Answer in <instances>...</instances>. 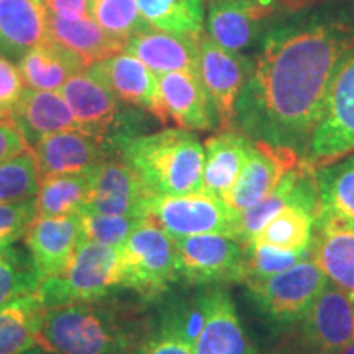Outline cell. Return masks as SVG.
Returning a JSON list of instances; mask_svg holds the SVG:
<instances>
[{
  "mask_svg": "<svg viewBox=\"0 0 354 354\" xmlns=\"http://www.w3.org/2000/svg\"><path fill=\"white\" fill-rule=\"evenodd\" d=\"M354 50V26L312 21L274 30L236 102V130L304 158L336 71Z\"/></svg>",
  "mask_w": 354,
  "mask_h": 354,
  "instance_id": "6da1fadb",
  "label": "cell"
},
{
  "mask_svg": "<svg viewBox=\"0 0 354 354\" xmlns=\"http://www.w3.org/2000/svg\"><path fill=\"white\" fill-rule=\"evenodd\" d=\"M145 335L112 297L46 307L38 348L53 354H135Z\"/></svg>",
  "mask_w": 354,
  "mask_h": 354,
  "instance_id": "7a4b0ae2",
  "label": "cell"
},
{
  "mask_svg": "<svg viewBox=\"0 0 354 354\" xmlns=\"http://www.w3.org/2000/svg\"><path fill=\"white\" fill-rule=\"evenodd\" d=\"M120 156L138 172L153 196H180L202 190L203 146L184 128L136 135L120 145Z\"/></svg>",
  "mask_w": 354,
  "mask_h": 354,
  "instance_id": "3957f363",
  "label": "cell"
},
{
  "mask_svg": "<svg viewBox=\"0 0 354 354\" xmlns=\"http://www.w3.org/2000/svg\"><path fill=\"white\" fill-rule=\"evenodd\" d=\"M122 287L120 246L82 240L63 272L39 282L46 307L112 297Z\"/></svg>",
  "mask_w": 354,
  "mask_h": 354,
  "instance_id": "277c9868",
  "label": "cell"
},
{
  "mask_svg": "<svg viewBox=\"0 0 354 354\" xmlns=\"http://www.w3.org/2000/svg\"><path fill=\"white\" fill-rule=\"evenodd\" d=\"M122 287L143 299H158L177 276L174 238L145 216L120 246Z\"/></svg>",
  "mask_w": 354,
  "mask_h": 354,
  "instance_id": "5b68a950",
  "label": "cell"
},
{
  "mask_svg": "<svg viewBox=\"0 0 354 354\" xmlns=\"http://www.w3.org/2000/svg\"><path fill=\"white\" fill-rule=\"evenodd\" d=\"M326 284L328 279L308 258L272 277L246 282V287L266 320L276 328H289L304 320Z\"/></svg>",
  "mask_w": 354,
  "mask_h": 354,
  "instance_id": "8992f818",
  "label": "cell"
},
{
  "mask_svg": "<svg viewBox=\"0 0 354 354\" xmlns=\"http://www.w3.org/2000/svg\"><path fill=\"white\" fill-rule=\"evenodd\" d=\"M354 151V50L344 57L331 81L323 117L302 162L317 171Z\"/></svg>",
  "mask_w": 354,
  "mask_h": 354,
  "instance_id": "52a82bcc",
  "label": "cell"
},
{
  "mask_svg": "<svg viewBox=\"0 0 354 354\" xmlns=\"http://www.w3.org/2000/svg\"><path fill=\"white\" fill-rule=\"evenodd\" d=\"M145 216L171 238L210 233L233 236L236 223V212L220 197L203 190L180 196H151L146 203Z\"/></svg>",
  "mask_w": 354,
  "mask_h": 354,
  "instance_id": "ba28073f",
  "label": "cell"
},
{
  "mask_svg": "<svg viewBox=\"0 0 354 354\" xmlns=\"http://www.w3.org/2000/svg\"><path fill=\"white\" fill-rule=\"evenodd\" d=\"M57 92L68 102L82 131L107 136L118 146V151L123 141L136 136L138 115L123 109V102L87 69L69 77Z\"/></svg>",
  "mask_w": 354,
  "mask_h": 354,
  "instance_id": "9c48e42d",
  "label": "cell"
},
{
  "mask_svg": "<svg viewBox=\"0 0 354 354\" xmlns=\"http://www.w3.org/2000/svg\"><path fill=\"white\" fill-rule=\"evenodd\" d=\"M177 276L192 286L243 282L246 246L230 234L174 238Z\"/></svg>",
  "mask_w": 354,
  "mask_h": 354,
  "instance_id": "30bf717a",
  "label": "cell"
},
{
  "mask_svg": "<svg viewBox=\"0 0 354 354\" xmlns=\"http://www.w3.org/2000/svg\"><path fill=\"white\" fill-rule=\"evenodd\" d=\"M253 59L225 50L209 35L198 38V77L210 95L220 131L236 130V102L250 79Z\"/></svg>",
  "mask_w": 354,
  "mask_h": 354,
  "instance_id": "8fae6325",
  "label": "cell"
},
{
  "mask_svg": "<svg viewBox=\"0 0 354 354\" xmlns=\"http://www.w3.org/2000/svg\"><path fill=\"white\" fill-rule=\"evenodd\" d=\"M308 250L331 284L354 299V221L320 205Z\"/></svg>",
  "mask_w": 354,
  "mask_h": 354,
  "instance_id": "7c38bea8",
  "label": "cell"
},
{
  "mask_svg": "<svg viewBox=\"0 0 354 354\" xmlns=\"http://www.w3.org/2000/svg\"><path fill=\"white\" fill-rule=\"evenodd\" d=\"M151 196L138 172L120 154H115L92 167L91 192L84 210L107 215L145 216L146 203Z\"/></svg>",
  "mask_w": 354,
  "mask_h": 354,
  "instance_id": "4fadbf2b",
  "label": "cell"
},
{
  "mask_svg": "<svg viewBox=\"0 0 354 354\" xmlns=\"http://www.w3.org/2000/svg\"><path fill=\"white\" fill-rule=\"evenodd\" d=\"M37 156L39 177L87 171L107 158L120 154L118 146L107 136L82 130H66L43 136L32 146Z\"/></svg>",
  "mask_w": 354,
  "mask_h": 354,
  "instance_id": "5bb4252c",
  "label": "cell"
},
{
  "mask_svg": "<svg viewBox=\"0 0 354 354\" xmlns=\"http://www.w3.org/2000/svg\"><path fill=\"white\" fill-rule=\"evenodd\" d=\"M300 165L302 158L294 149L253 140L240 177L221 201L240 214L271 192L287 172L297 169Z\"/></svg>",
  "mask_w": 354,
  "mask_h": 354,
  "instance_id": "9a60e30c",
  "label": "cell"
},
{
  "mask_svg": "<svg viewBox=\"0 0 354 354\" xmlns=\"http://www.w3.org/2000/svg\"><path fill=\"white\" fill-rule=\"evenodd\" d=\"M87 73L104 84L123 104L153 113L161 123L167 122L159 94L158 76L138 57L118 53L88 66Z\"/></svg>",
  "mask_w": 354,
  "mask_h": 354,
  "instance_id": "2e32d148",
  "label": "cell"
},
{
  "mask_svg": "<svg viewBox=\"0 0 354 354\" xmlns=\"http://www.w3.org/2000/svg\"><path fill=\"white\" fill-rule=\"evenodd\" d=\"M302 336L320 354H335L353 343L354 299L328 281L304 317Z\"/></svg>",
  "mask_w": 354,
  "mask_h": 354,
  "instance_id": "e0dca14e",
  "label": "cell"
},
{
  "mask_svg": "<svg viewBox=\"0 0 354 354\" xmlns=\"http://www.w3.org/2000/svg\"><path fill=\"white\" fill-rule=\"evenodd\" d=\"M81 241L79 214L57 218L37 216L25 234V245L39 282L63 272Z\"/></svg>",
  "mask_w": 354,
  "mask_h": 354,
  "instance_id": "ac0fdd59",
  "label": "cell"
},
{
  "mask_svg": "<svg viewBox=\"0 0 354 354\" xmlns=\"http://www.w3.org/2000/svg\"><path fill=\"white\" fill-rule=\"evenodd\" d=\"M159 94L167 118L189 131L214 130L218 122L198 74L185 71L158 74Z\"/></svg>",
  "mask_w": 354,
  "mask_h": 354,
  "instance_id": "d6986e66",
  "label": "cell"
},
{
  "mask_svg": "<svg viewBox=\"0 0 354 354\" xmlns=\"http://www.w3.org/2000/svg\"><path fill=\"white\" fill-rule=\"evenodd\" d=\"M8 120L19 128L30 148L51 133L81 130L68 102L57 91L25 87L20 99L8 112Z\"/></svg>",
  "mask_w": 354,
  "mask_h": 354,
  "instance_id": "ffe728a7",
  "label": "cell"
},
{
  "mask_svg": "<svg viewBox=\"0 0 354 354\" xmlns=\"http://www.w3.org/2000/svg\"><path fill=\"white\" fill-rule=\"evenodd\" d=\"M194 354H256L232 297L220 287L207 290L205 322Z\"/></svg>",
  "mask_w": 354,
  "mask_h": 354,
  "instance_id": "44dd1931",
  "label": "cell"
},
{
  "mask_svg": "<svg viewBox=\"0 0 354 354\" xmlns=\"http://www.w3.org/2000/svg\"><path fill=\"white\" fill-rule=\"evenodd\" d=\"M198 38L149 28L127 39L123 53L138 57L156 76L172 71L198 74Z\"/></svg>",
  "mask_w": 354,
  "mask_h": 354,
  "instance_id": "7402d4cb",
  "label": "cell"
},
{
  "mask_svg": "<svg viewBox=\"0 0 354 354\" xmlns=\"http://www.w3.org/2000/svg\"><path fill=\"white\" fill-rule=\"evenodd\" d=\"M271 8L263 0H227L210 3L209 37L225 50L241 53L258 39L263 20Z\"/></svg>",
  "mask_w": 354,
  "mask_h": 354,
  "instance_id": "603a6c76",
  "label": "cell"
},
{
  "mask_svg": "<svg viewBox=\"0 0 354 354\" xmlns=\"http://www.w3.org/2000/svg\"><path fill=\"white\" fill-rule=\"evenodd\" d=\"M17 68L25 87L35 91H59L69 77L86 71L88 66L76 53L44 38L20 57Z\"/></svg>",
  "mask_w": 354,
  "mask_h": 354,
  "instance_id": "cb8c5ba5",
  "label": "cell"
},
{
  "mask_svg": "<svg viewBox=\"0 0 354 354\" xmlns=\"http://www.w3.org/2000/svg\"><path fill=\"white\" fill-rule=\"evenodd\" d=\"M251 138L238 130L220 131L203 145L202 190L223 197L233 187L248 161Z\"/></svg>",
  "mask_w": 354,
  "mask_h": 354,
  "instance_id": "d4e9b609",
  "label": "cell"
},
{
  "mask_svg": "<svg viewBox=\"0 0 354 354\" xmlns=\"http://www.w3.org/2000/svg\"><path fill=\"white\" fill-rule=\"evenodd\" d=\"M48 10L41 0H0V53L20 59L46 38Z\"/></svg>",
  "mask_w": 354,
  "mask_h": 354,
  "instance_id": "484cf974",
  "label": "cell"
},
{
  "mask_svg": "<svg viewBox=\"0 0 354 354\" xmlns=\"http://www.w3.org/2000/svg\"><path fill=\"white\" fill-rule=\"evenodd\" d=\"M46 38L76 53L87 66L123 53L125 46V43L105 32L92 17L68 20L50 12L46 15Z\"/></svg>",
  "mask_w": 354,
  "mask_h": 354,
  "instance_id": "4316f807",
  "label": "cell"
},
{
  "mask_svg": "<svg viewBox=\"0 0 354 354\" xmlns=\"http://www.w3.org/2000/svg\"><path fill=\"white\" fill-rule=\"evenodd\" d=\"M46 310L38 289L0 308V354H28L38 348V331Z\"/></svg>",
  "mask_w": 354,
  "mask_h": 354,
  "instance_id": "83f0119b",
  "label": "cell"
},
{
  "mask_svg": "<svg viewBox=\"0 0 354 354\" xmlns=\"http://www.w3.org/2000/svg\"><path fill=\"white\" fill-rule=\"evenodd\" d=\"M91 180L92 169L43 177L35 196L38 216L57 218L81 214L87 205Z\"/></svg>",
  "mask_w": 354,
  "mask_h": 354,
  "instance_id": "f1b7e54d",
  "label": "cell"
},
{
  "mask_svg": "<svg viewBox=\"0 0 354 354\" xmlns=\"http://www.w3.org/2000/svg\"><path fill=\"white\" fill-rule=\"evenodd\" d=\"M318 210L320 198L290 203L264 225L253 243H266L282 250H307Z\"/></svg>",
  "mask_w": 354,
  "mask_h": 354,
  "instance_id": "f546056e",
  "label": "cell"
},
{
  "mask_svg": "<svg viewBox=\"0 0 354 354\" xmlns=\"http://www.w3.org/2000/svg\"><path fill=\"white\" fill-rule=\"evenodd\" d=\"M141 15L153 28L162 32L201 37L205 8L203 0H136Z\"/></svg>",
  "mask_w": 354,
  "mask_h": 354,
  "instance_id": "4dcf8cb0",
  "label": "cell"
},
{
  "mask_svg": "<svg viewBox=\"0 0 354 354\" xmlns=\"http://www.w3.org/2000/svg\"><path fill=\"white\" fill-rule=\"evenodd\" d=\"M320 205L354 221V156L315 171Z\"/></svg>",
  "mask_w": 354,
  "mask_h": 354,
  "instance_id": "1f68e13d",
  "label": "cell"
},
{
  "mask_svg": "<svg viewBox=\"0 0 354 354\" xmlns=\"http://www.w3.org/2000/svg\"><path fill=\"white\" fill-rule=\"evenodd\" d=\"M88 15L122 43L153 28L141 15L136 0H91Z\"/></svg>",
  "mask_w": 354,
  "mask_h": 354,
  "instance_id": "d6a6232c",
  "label": "cell"
},
{
  "mask_svg": "<svg viewBox=\"0 0 354 354\" xmlns=\"http://www.w3.org/2000/svg\"><path fill=\"white\" fill-rule=\"evenodd\" d=\"M39 171L32 148L0 162V203L20 202L37 196Z\"/></svg>",
  "mask_w": 354,
  "mask_h": 354,
  "instance_id": "836d02e7",
  "label": "cell"
},
{
  "mask_svg": "<svg viewBox=\"0 0 354 354\" xmlns=\"http://www.w3.org/2000/svg\"><path fill=\"white\" fill-rule=\"evenodd\" d=\"M39 279L30 254L15 246L0 251V308L38 289Z\"/></svg>",
  "mask_w": 354,
  "mask_h": 354,
  "instance_id": "e575fe53",
  "label": "cell"
},
{
  "mask_svg": "<svg viewBox=\"0 0 354 354\" xmlns=\"http://www.w3.org/2000/svg\"><path fill=\"white\" fill-rule=\"evenodd\" d=\"M310 258V250H282V248L266 245V243H250L246 246L245 276L243 282L263 281L286 271L300 261Z\"/></svg>",
  "mask_w": 354,
  "mask_h": 354,
  "instance_id": "d590c367",
  "label": "cell"
},
{
  "mask_svg": "<svg viewBox=\"0 0 354 354\" xmlns=\"http://www.w3.org/2000/svg\"><path fill=\"white\" fill-rule=\"evenodd\" d=\"M143 218L145 216L107 215L84 210L79 214L82 240L97 241L109 246H122Z\"/></svg>",
  "mask_w": 354,
  "mask_h": 354,
  "instance_id": "8d00e7d4",
  "label": "cell"
},
{
  "mask_svg": "<svg viewBox=\"0 0 354 354\" xmlns=\"http://www.w3.org/2000/svg\"><path fill=\"white\" fill-rule=\"evenodd\" d=\"M135 354H194V346L166 310L158 325L143 336Z\"/></svg>",
  "mask_w": 354,
  "mask_h": 354,
  "instance_id": "74e56055",
  "label": "cell"
},
{
  "mask_svg": "<svg viewBox=\"0 0 354 354\" xmlns=\"http://www.w3.org/2000/svg\"><path fill=\"white\" fill-rule=\"evenodd\" d=\"M37 216L35 197L20 202L0 203V251L24 238Z\"/></svg>",
  "mask_w": 354,
  "mask_h": 354,
  "instance_id": "f35d334b",
  "label": "cell"
},
{
  "mask_svg": "<svg viewBox=\"0 0 354 354\" xmlns=\"http://www.w3.org/2000/svg\"><path fill=\"white\" fill-rule=\"evenodd\" d=\"M25 82L20 71L7 57H0V110L8 115L10 109L20 99Z\"/></svg>",
  "mask_w": 354,
  "mask_h": 354,
  "instance_id": "ab89813d",
  "label": "cell"
},
{
  "mask_svg": "<svg viewBox=\"0 0 354 354\" xmlns=\"http://www.w3.org/2000/svg\"><path fill=\"white\" fill-rule=\"evenodd\" d=\"M28 148L30 145L26 143L19 128L8 118H0V162L24 153Z\"/></svg>",
  "mask_w": 354,
  "mask_h": 354,
  "instance_id": "60d3db41",
  "label": "cell"
},
{
  "mask_svg": "<svg viewBox=\"0 0 354 354\" xmlns=\"http://www.w3.org/2000/svg\"><path fill=\"white\" fill-rule=\"evenodd\" d=\"M46 10L53 15L63 17L68 20L86 19L88 15V2L91 0H41Z\"/></svg>",
  "mask_w": 354,
  "mask_h": 354,
  "instance_id": "b9f144b4",
  "label": "cell"
},
{
  "mask_svg": "<svg viewBox=\"0 0 354 354\" xmlns=\"http://www.w3.org/2000/svg\"><path fill=\"white\" fill-rule=\"evenodd\" d=\"M269 354H320L317 349H313L307 343V339L304 338L302 333H290L284 336L276 344V348L272 349Z\"/></svg>",
  "mask_w": 354,
  "mask_h": 354,
  "instance_id": "7bdbcfd3",
  "label": "cell"
},
{
  "mask_svg": "<svg viewBox=\"0 0 354 354\" xmlns=\"http://www.w3.org/2000/svg\"><path fill=\"white\" fill-rule=\"evenodd\" d=\"M335 354H354V342L346 344V346L339 349V351H336Z\"/></svg>",
  "mask_w": 354,
  "mask_h": 354,
  "instance_id": "ee69618b",
  "label": "cell"
},
{
  "mask_svg": "<svg viewBox=\"0 0 354 354\" xmlns=\"http://www.w3.org/2000/svg\"><path fill=\"white\" fill-rule=\"evenodd\" d=\"M28 354H53V353H48V351H44V349H41V348H37V349H33V351L28 353Z\"/></svg>",
  "mask_w": 354,
  "mask_h": 354,
  "instance_id": "f6af8a7d",
  "label": "cell"
},
{
  "mask_svg": "<svg viewBox=\"0 0 354 354\" xmlns=\"http://www.w3.org/2000/svg\"><path fill=\"white\" fill-rule=\"evenodd\" d=\"M215 2H227V0H210V3H215Z\"/></svg>",
  "mask_w": 354,
  "mask_h": 354,
  "instance_id": "bcb514c9",
  "label": "cell"
}]
</instances>
